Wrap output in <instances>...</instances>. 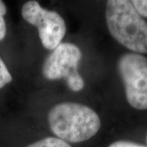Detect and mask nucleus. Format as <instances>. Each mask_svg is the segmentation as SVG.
<instances>
[{"label":"nucleus","mask_w":147,"mask_h":147,"mask_svg":"<svg viewBox=\"0 0 147 147\" xmlns=\"http://www.w3.org/2000/svg\"><path fill=\"white\" fill-rule=\"evenodd\" d=\"M24 20L37 27L42 45L53 51L63 39L66 33L65 22L56 11L42 7L37 1H28L21 8Z\"/></svg>","instance_id":"39448f33"},{"label":"nucleus","mask_w":147,"mask_h":147,"mask_svg":"<svg viewBox=\"0 0 147 147\" xmlns=\"http://www.w3.org/2000/svg\"><path fill=\"white\" fill-rule=\"evenodd\" d=\"M105 20L110 34L121 45L138 54H147V22L131 1L110 0Z\"/></svg>","instance_id":"f03ea898"},{"label":"nucleus","mask_w":147,"mask_h":147,"mask_svg":"<svg viewBox=\"0 0 147 147\" xmlns=\"http://www.w3.org/2000/svg\"><path fill=\"white\" fill-rule=\"evenodd\" d=\"M48 124L57 138L65 142H85L98 132L100 119L92 108L76 102H62L53 107Z\"/></svg>","instance_id":"f257e3e1"},{"label":"nucleus","mask_w":147,"mask_h":147,"mask_svg":"<svg viewBox=\"0 0 147 147\" xmlns=\"http://www.w3.org/2000/svg\"><path fill=\"white\" fill-rule=\"evenodd\" d=\"M146 141H147V137H146Z\"/></svg>","instance_id":"9b49d317"},{"label":"nucleus","mask_w":147,"mask_h":147,"mask_svg":"<svg viewBox=\"0 0 147 147\" xmlns=\"http://www.w3.org/2000/svg\"><path fill=\"white\" fill-rule=\"evenodd\" d=\"M12 81L11 74L0 57V89Z\"/></svg>","instance_id":"0eeeda50"},{"label":"nucleus","mask_w":147,"mask_h":147,"mask_svg":"<svg viewBox=\"0 0 147 147\" xmlns=\"http://www.w3.org/2000/svg\"><path fill=\"white\" fill-rule=\"evenodd\" d=\"M26 147H71L67 142L57 137H49L34 142Z\"/></svg>","instance_id":"423d86ee"},{"label":"nucleus","mask_w":147,"mask_h":147,"mask_svg":"<svg viewBox=\"0 0 147 147\" xmlns=\"http://www.w3.org/2000/svg\"><path fill=\"white\" fill-rule=\"evenodd\" d=\"M117 66L129 105L147 110V58L138 53H125L119 58Z\"/></svg>","instance_id":"20e7f679"},{"label":"nucleus","mask_w":147,"mask_h":147,"mask_svg":"<svg viewBox=\"0 0 147 147\" xmlns=\"http://www.w3.org/2000/svg\"><path fill=\"white\" fill-rule=\"evenodd\" d=\"M7 6L4 2L0 0V41H2L7 34V26H6L4 15L7 13Z\"/></svg>","instance_id":"6e6552de"},{"label":"nucleus","mask_w":147,"mask_h":147,"mask_svg":"<svg viewBox=\"0 0 147 147\" xmlns=\"http://www.w3.org/2000/svg\"><path fill=\"white\" fill-rule=\"evenodd\" d=\"M108 147H147L140 145L135 142H127V141H118V142H113L112 144H110Z\"/></svg>","instance_id":"9d476101"},{"label":"nucleus","mask_w":147,"mask_h":147,"mask_svg":"<svg viewBox=\"0 0 147 147\" xmlns=\"http://www.w3.org/2000/svg\"><path fill=\"white\" fill-rule=\"evenodd\" d=\"M81 58L79 47L70 42H61L45 59L42 75L49 80L64 79L69 89L79 92L84 87V79L78 71Z\"/></svg>","instance_id":"7ed1b4c3"},{"label":"nucleus","mask_w":147,"mask_h":147,"mask_svg":"<svg viewBox=\"0 0 147 147\" xmlns=\"http://www.w3.org/2000/svg\"><path fill=\"white\" fill-rule=\"evenodd\" d=\"M131 2L140 16L147 17V0H133Z\"/></svg>","instance_id":"1a4fd4ad"}]
</instances>
